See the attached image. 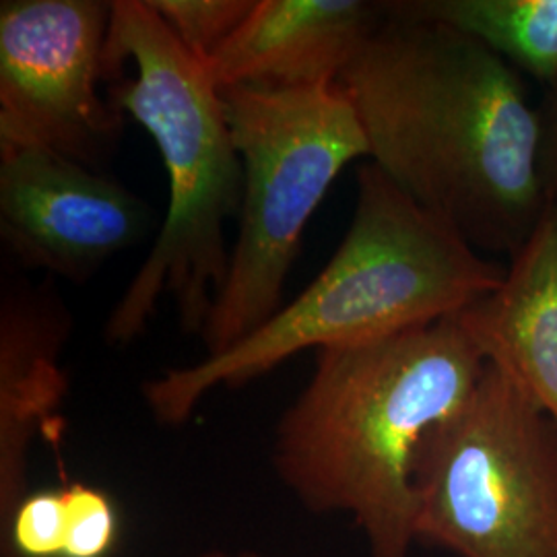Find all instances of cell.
<instances>
[{
  "instance_id": "6da1fadb",
  "label": "cell",
  "mask_w": 557,
  "mask_h": 557,
  "mask_svg": "<svg viewBox=\"0 0 557 557\" xmlns=\"http://www.w3.org/2000/svg\"><path fill=\"white\" fill-rule=\"evenodd\" d=\"M370 163L481 255L512 257L547 211L529 83L434 21L386 20L338 81Z\"/></svg>"
},
{
  "instance_id": "3957f363",
  "label": "cell",
  "mask_w": 557,
  "mask_h": 557,
  "mask_svg": "<svg viewBox=\"0 0 557 557\" xmlns=\"http://www.w3.org/2000/svg\"><path fill=\"white\" fill-rule=\"evenodd\" d=\"M504 277V264L363 163L351 223L319 277L227 351L147 380L145 405L158 425L180 428L218 388H242L306 349L358 347L457 317Z\"/></svg>"
},
{
  "instance_id": "30bf717a",
  "label": "cell",
  "mask_w": 557,
  "mask_h": 557,
  "mask_svg": "<svg viewBox=\"0 0 557 557\" xmlns=\"http://www.w3.org/2000/svg\"><path fill=\"white\" fill-rule=\"evenodd\" d=\"M386 13L370 0H257L205 69L220 89L333 87Z\"/></svg>"
},
{
  "instance_id": "277c9868",
  "label": "cell",
  "mask_w": 557,
  "mask_h": 557,
  "mask_svg": "<svg viewBox=\"0 0 557 557\" xmlns=\"http://www.w3.org/2000/svg\"><path fill=\"white\" fill-rule=\"evenodd\" d=\"M112 106L139 122L160 151L168 211L149 255L103 324V341L126 347L145 335L163 299L180 329L200 337L227 277L225 227L244 188L221 89L147 0H112L106 44Z\"/></svg>"
},
{
  "instance_id": "ba28073f",
  "label": "cell",
  "mask_w": 557,
  "mask_h": 557,
  "mask_svg": "<svg viewBox=\"0 0 557 557\" xmlns=\"http://www.w3.org/2000/svg\"><path fill=\"white\" fill-rule=\"evenodd\" d=\"M153 232V211L98 168L41 147H0V239L20 271L87 283Z\"/></svg>"
},
{
  "instance_id": "4fadbf2b",
  "label": "cell",
  "mask_w": 557,
  "mask_h": 557,
  "mask_svg": "<svg viewBox=\"0 0 557 557\" xmlns=\"http://www.w3.org/2000/svg\"><path fill=\"white\" fill-rule=\"evenodd\" d=\"M172 36L202 64L250 15L257 0H147Z\"/></svg>"
},
{
  "instance_id": "5bb4252c",
  "label": "cell",
  "mask_w": 557,
  "mask_h": 557,
  "mask_svg": "<svg viewBox=\"0 0 557 557\" xmlns=\"http://www.w3.org/2000/svg\"><path fill=\"white\" fill-rule=\"evenodd\" d=\"M64 499L62 557H106L119 537L114 502L106 492L85 483L60 487Z\"/></svg>"
},
{
  "instance_id": "5b68a950",
  "label": "cell",
  "mask_w": 557,
  "mask_h": 557,
  "mask_svg": "<svg viewBox=\"0 0 557 557\" xmlns=\"http://www.w3.org/2000/svg\"><path fill=\"white\" fill-rule=\"evenodd\" d=\"M244 188L227 277L200 341L218 356L285 306L301 236L331 186L354 161L370 160L358 112L341 85L221 89Z\"/></svg>"
},
{
  "instance_id": "7c38bea8",
  "label": "cell",
  "mask_w": 557,
  "mask_h": 557,
  "mask_svg": "<svg viewBox=\"0 0 557 557\" xmlns=\"http://www.w3.org/2000/svg\"><path fill=\"white\" fill-rule=\"evenodd\" d=\"M413 20L434 21L483 44L541 89L557 85V0H391Z\"/></svg>"
},
{
  "instance_id": "7a4b0ae2",
  "label": "cell",
  "mask_w": 557,
  "mask_h": 557,
  "mask_svg": "<svg viewBox=\"0 0 557 557\" xmlns=\"http://www.w3.org/2000/svg\"><path fill=\"white\" fill-rule=\"evenodd\" d=\"M485 366L457 317L317 351L275 428L277 478L308 512L354 518L370 557L411 556L419 453L475 393Z\"/></svg>"
},
{
  "instance_id": "9a60e30c",
  "label": "cell",
  "mask_w": 557,
  "mask_h": 557,
  "mask_svg": "<svg viewBox=\"0 0 557 557\" xmlns=\"http://www.w3.org/2000/svg\"><path fill=\"white\" fill-rule=\"evenodd\" d=\"M539 108V176L547 209L557 213V85L543 91Z\"/></svg>"
},
{
  "instance_id": "8fae6325",
  "label": "cell",
  "mask_w": 557,
  "mask_h": 557,
  "mask_svg": "<svg viewBox=\"0 0 557 557\" xmlns=\"http://www.w3.org/2000/svg\"><path fill=\"white\" fill-rule=\"evenodd\" d=\"M487 366L557 425V213L508 259L498 289L457 314Z\"/></svg>"
},
{
  "instance_id": "8992f818",
  "label": "cell",
  "mask_w": 557,
  "mask_h": 557,
  "mask_svg": "<svg viewBox=\"0 0 557 557\" xmlns=\"http://www.w3.org/2000/svg\"><path fill=\"white\" fill-rule=\"evenodd\" d=\"M416 539L457 557H557V425L485 366L416 469Z\"/></svg>"
},
{
  "instance_id": "9c48e42d",
  "label": "cell",
  "mask_w": 557,
  "mask_h": 557,
  "mask_svg": "<svg viewBox=\"0 0 557 557\" xmlns=\"http://www.w3.org/2000/svg\"><path fill=\"white\" fill-rule=\"evenodd\" d=\"M73 319L52 287L15 271L0 289V543L29 492V457L40 434L57 425L66 395L60 366Z\"/></svg>"
},
{
  "instance_id": "52a82bcc",
  "label": "cell",
  "mask_w": 557,
  "mask_h": 557,
  "mask_svg": "<svg viewBox=\"0 0 557 557\" xmlns=\"http://www.w3.org/2000/svg\"><path fill=\"white\" fill-rule=\"evenodd\" d=\"M112 0L0 4V147H41L100 170L122 131L103 100Z\"/></svg>"
},
{
  "instance_id": "2e32d148",
  "label": "cell",
  "mask_w": 557,
  "mask_h": 557,
  "mask_svg": "<svg viewBox=\"0 0 557 557\" xmlns=\"http://www.w3.org/2000/svg\"><path fill=\"white\" fill-rule=\"evenodd\" d=\"M199 557H262L259 554H230V552H207Z\"/></svg>"
}]
</instances>
